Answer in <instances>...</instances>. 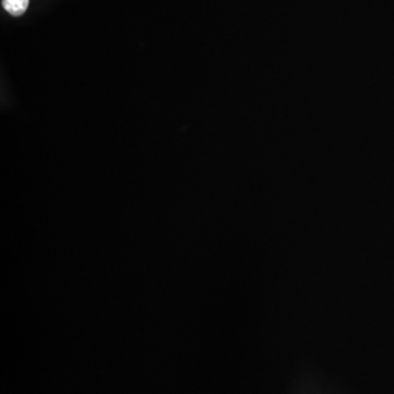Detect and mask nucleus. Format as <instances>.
Masks as SVG:
<instances>
[{"instance_id":"obj_1","label":"nucleus","mask_w":394,"mask_h":394,"mask_svg":"<svg viewBox=\"0 0 394 394\" xmlns=\"http://www.w3.org/2000/svg\"><path fill=\"white\" fill-rule=\"evenodd\" d=\"M3 7L10 15L19 17L29 7V0H3Z\"/></svg>"}]
</instances>
